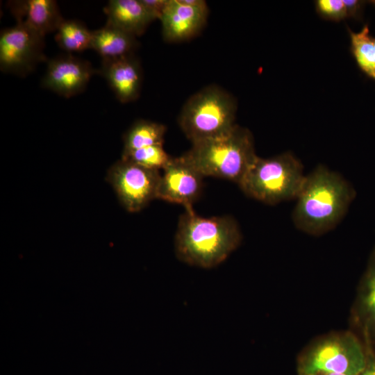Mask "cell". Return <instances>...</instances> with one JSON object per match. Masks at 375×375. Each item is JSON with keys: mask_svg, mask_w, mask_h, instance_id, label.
Listing matches in <instances>:
<instances>
[{"mask_svg": "<svg viewBox=\"0 0 375 375\" xmlns=\"http://www.w3.org/2000/svg\"><path fill=\"white\" fill-rule=\"evenodd\" d=\"M98 72L107 81L120 102L128 103L138 97L142 76L140 62L133 54L103 60Z\"/></svg>", "mask_w": 375, "mask_h": 375, "instance_id": "cell-12", "label": "cell"}, {"mask_svg": "<svg viewBox=\"0 0 375 375\" xmlns=\"http://www.w3.org/2000/svg\"><path fill=\"white\" fill-rule=\"evenodd\" d=\"M306 175L301 161L292 153L258 156L238 185L249 197L266 204L296 199Z\"/></svg>", "mask_w": 375, "mask_h": 375, "instance_id": "cell-4", "label": "cell"}, {"mask_svg": "<svg viewBox=\"0 0 375 375\" xmlns=\"http://www.w3.org/2000/svg\"><path fill=\"white\" fill-rule=\"evenodd\" d=\"M56 33V42L66 51H82L91 47L92 31L78 21L63 19Z\"/></svg>", "mask_w": 375, "mask_h": 375, "instance_id": "cell-19", "label": "cell"}, {"mask_svg": "<svg viewBox=\"0 0 375 375\" xmlns=\"http://www.w3.org/2000/svg\"><path fill=\"white\" fill-rule=\"evenodd\" d=\"M242 235L231 215L203 217L192 208L180 215L174 238L176 258L190 266L210 269L225 261Z\"/></svg>", "mask_w": 375, "mask_h": 375, "instance_id": "cell-2", "label": "cell"}, {"mask_svg": "<svg viewBox=\"0 0 375 375\" xmlns=\"http://www.w3.org/2000/svg\"><path fill=\"white\" fill-rule=\"evenodd\" d=\"M350 51L359 69L375 81V37L369 33L367 24L358 32L347 26Z\"/></svg>", "mask_w": 375, "mask_h": 375, "instance_id": "cell-18", "label": "cell"}, {"mask_svg": "<svg viewBox=\"0 0 375 375\" xmlns=\"http://www.w3.org/2000/svg\"><path fill=\"white\" fill-rule=\"evenodd\" d=\"M44 36L22 22L1 31L0 69L2 72L26 75L45 59Z\"/></svg>", "mask_w": 375, "mask_h": 375, "instance_id": "cell-8", "label": "cell"}, {"mask_svg": "<svg viewBox=\"0 0 375 375\" xmlns=\"http://www.w3.org/2000/svg\"><path fill=\"white\" fill-rule=\"evenodd\" d=\"M138 47L136 37L108 24L92 31L90 49L109 60L133 54Z\"/></svg>", "mask_w": 375, "mask_h": 375, "instance_id": "cell-16", "label": "cell"}, {"mask_svg": "<svg viewBox=\"0 0 375 375\" xmlns=\"http://www.w3.org/2000/svg\"><path fill=\"white\" fill-rule=\"evenodd\" d=\"M236 111L235 98L219 86L210 85L188 99L178 122L193 144L229 131L236 124Z\"/></svg>", "mask_w": 375, "mask_h": 375, "instance_id": "cell-5", "label": "cell"}, {"mask_svg": "<svg viewBox=\"0 0 375 375\" xmlns=\"http://www.w3.org/2000/svg\"><path fill=\"white\" fill-rule=\"evenodd\" d=\"M10 5L17 21L24 22L43 36L56 32L64 19L53 0L17 1Z\"/></svg>", "mask_w": 375, "mask_h": 375, "instance_id": "cell-13", "label": "cell"}, {"mask_svg": "<svg viewBox=\"0 0 375 375\" xmlns=\"http://www.w3.org/2000/svg\"><path fill=\"white\" fill-rule=\"evenodd\" d=\"M167 128L164 124L138 120L132 124L123 137L122 153L153 145H162Z\"/></svg>", "mask_w": 375, "mask_h": 375, "instance_id": "cell-17", "label": "cell"}, {"mask_svg": "<svg viewBox=\"0 0 375 375\" xmlns=\"http://www.w3.org/2000/svg\"><path fill=\"white\" fill-rule=\"evenodd\" d=\"M162 170L157 199L192 208L201 193L204 176L183 155L172 157Z\"/></svg>", "mask_w": 375, "mask_h": 375, "instance_id": "cell-9", "label": "cell"}, {"mask_svg": "<svg viewBox=\"0 0 375 375\" xmlns=\"http://www.w3.org/2000/svg\"><path fill=\"white\" fill-rule=\"evenodd\" d=\"M160 171L120 159L108 170L106 181L115 190L122 206L136 212L157 199Z\"/></svg>", "mask_w": 375, "mask_h": 375, "instance_id": "cell-7", "label": "cell"}, {"mask_svg": "<svg viewBox=\"0 0 375 375\" xmlns=\"http://www.w3.org/2000/svg\"><path fill=\"white\" fill-rule=\"evenodd\" d=\"M94 73L91 64L71 54L51 59L42 85L64 97H71L85 88Z\"/></svg>", "mask_w": 375, "mask_h": 375, "instance_id": "cell-10", "label": "cell"}, {"mask_svg": "<svg viewBox=\"0 0 375 375\" xmlns=\"http://www.w3.org/2000/svg\"><path fill=\"white\" fill-rule=\"evenodd\" d=\"M367 363L364 369L358 375H375V351L369 347H366Z\"/></svg>", "mask_w": 375, "mask_h": 375, "instance_id": "cell-24", "label": "cell"}, {"mask_svg": "<svg viewBox=\"0 0 375 375\" xmlns=\"http://www.w3.org/2000/svg\"><path fill=\"white\" fill-rule=\"evenodd\" d=\"M315 375H344V374H337V373H326V372H323V373H318V374H315Z\"/></svg>", "mask_w": 375, "mask_h": 375, "instance_id": "cell-25", "label": "cell"}, {"mask_svg": "<svg viewBox=\"0 0 375 375\" xmlns=\"http://www.w3.org/2000/svg\"><path fill=\"white\" fill-rule=\"evenodd\" d=\"M121 158L147 169L159 171L164 169L172 157L167 153L162 145H153L122 153Z\"/></svg>", "mask_w": 375, "mask_h": 375, "instance_id": "cell-20", "label": "cell"}, {"mask_svg": "<svg viewBox=\"0 0 375 375\" xmlns=\"http://www.w3.org/2000/svg\"><path fill=\"white\" fill-rule=\"evenodd\" d=\"M356 196L353 186L339 173L318 165L306 175L292 217L299 230L312 235L333 229Z\"/></svg>", "mask_w": 375, "mask_h": 375, "instance_id": "cell-1", "label": "cell"}, {"mask_svg": "<svg viewBox=\"0 0 375 375\" xmlns=\"http://www.w3.org/2000/svg\"><path fill=\"white\" fill-rule=\"evenodd\" d=\"M183 156L203 176L238 184L258 158L251 133L238 124L222 135L193 143Z\"/></svg>", "mask_w": 375, "mask_h": 375, "instance_id": "cell-3", "label": "cell"}, {"mask_svg": "<svg viewBox=\"0 0 375 375\" xmlns=\"http://www.w3.org/2000/svg\"><path fill=\"white\" fill-rule=\"evenodd\" d=\"M315 7L317 12L326 19L339 22L347 18L343 0H317Z\"/></svg>", "mask_w": 375, "mask_h": 375, "instance_id": "cell-21", "label": "cell"}, {"mask_svg": "<svg viewBox=\"0 0 375 375\" xmlns=\"http://www.w3.org/2000/svg\"><path fill=\"white\" fill-rule=\"evenodd\" d=\"M208 15L207 5L190 6L181 0H168L160 19L164 40L177 42L193 38L205 26Z\"/></svg>", "mask_w": 375, "mask_h": 375, "instance_id": "cell-11", "label": "cell"}, {"mask_svg": "<svg viewBox=\"0 0 375 375\" xmlns=\"http://www.w3.org/2000/svg\"><path fill=\"white\" fill-rule=\"evenodd\" d=\"M367 358L364 343L354 333H336L319 340L299 356L297 373L358 375L366 365Z\"/></svg>", "mask_w": 375, "mask_h": 375, "instance_id": "cell-6", "label": "cell"}, {"mask_svg": "<svg viewBox=\"0 0 375 375\" xmlns=\"http://www.w3.org/2000/svg\"><path fill=\"white\" fill-rule=\"evenodd\" d=\"M356 315L364 344L375 351V247L360 283Z\"/></svg>", "mask_w": 375, "mask_h": 375, "instance_id": "cell-14", "label": "cell"}, {"mask_svg": "<svg viewBox=\"0 0 375 375\" xmlns=\"http://www.w3.org/2000/svg\"><path fill=\"white\" fill-rule=\"evenodd\" d=\"M343 1L346 7L347 17L361 19L366 1L360 0H343Z\"/></svg>", "mask_w": 375, "mask_h": 375, "instance_id": "cell-23", "label": "cell"}, {"mask_svg": "<svg viewBox=\"0 0 375 375\" xmlns=\"http://www.w3.org/2000/svg\"><path fill=\"white\" fill-rule=\"evenodd\" d=\"M107 22L135 37L154 20L140 0H110L104 8Z\"/></svg>", "mask_w": 375, "mask_h": 375, "instance_id": "cell-15", "label": "cell"}, {"mask_svg": "<svg viewBox=\"0 0 375 375\" xmlns=\"http://www.w3.org/2000/svg\"><path fill=\"white\" fill-rule=\"evenodd\" d=\"M369 2H370L372 5H374V7H375V0H374V1H370Z\"/></svg>", "mask_w": 375, "mask_h": 375, "instance_id": "cell-26", "label": "cell"}, {"mask_svg": "<svg viewBox=\"0 0 375 375\" xmlns=\"http://www.w3.org/2000/svg\"><path fill=\"white\" fill-rule=\"evenodd\" d=\"M155 19H160L168 0H140Z\"/></svg>", "mask_w": 375, "mask_h": 375, "instance_id": "cell-22", "label": "cell"}]
</instances>
